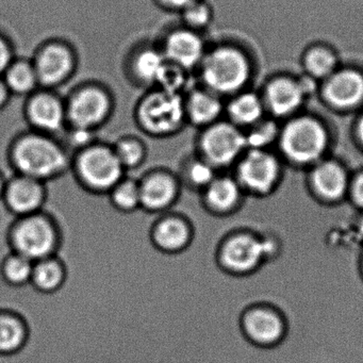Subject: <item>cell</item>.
<instances>
[{
  "instance_id": "e0dca14e",
  "label": "cell",
  "mask_w": 363,
  "mask_h": 363,
  "mask_svg": "<svg viewBox=\"0 0 363 363\" xmlns=\"http://www.w3.org/2000/svg\"><path fill=\"white\" fill-rule=\"evenodd\" d=\"M278 176L275 159L259 150L250 152L240 165L242 182L252 190L264 192L272 188Z\"/></svg>"
},
{
  "instance_id": "5bb4252c",
  "label": "cell",
  "mask_w": 363,
  "mask_h": 363,
  "mask_svg": "<svg viewBox=\"0 0 363 363\" xmlns=\"http://www.w3.org/2000/svg\"><path fill=\"white\" fill-rule=\"evenodd\" d=\"M163 55L169 62L189 71L201 65L203 43L196 31L182 27L169 33L163 43Z\"/></svg>"
},
{
  "instance_id": "7c38bea8",
  "label": "cell",
  "mask_w": 363,
  "mask_h": 363,
  "mask_svg": "<svg viewBox=\"0 0 363 363\" xmlns=\"http://www.w3.org/2000/svg\"><path fill=\"white\" fill-rule=\"evenodd\" d=\"M48 199L45 182L14 174L8 178L0 203L14 218L44 210Z\"/></svg>"
},
{
  "instance_id": "ac0fdd59",
  "label": "cell",
  "mask_w": 363,
  "mask_h": 363,
  "mask_svg": "<svg viewBox=\"0 0 363 363\" xmlns=\"http://www.w3.org/2000/svg\"><path fill=\"white\" fill-rule=\"evenodd\" d=\"M67 276V264L59 255L48 257L33 263L30 286L41 294H55L65 286Z\"/></svg>"
},
{
  "instance_id": "e575fe53",
  "label": "cell",
  "mask_w": 363,
  "mask_h": 363,
  "mask_svg": "<svg viewBox=\"0 0 363 363\" xmlns=\"http://www.w3.org/2000/svg\"><path fill=\"white\" fill-rule=\"evenodd\" d=\"M276 129L273 124L263 125L258 130L254 131L250 135L246 142L252 146H262L272 141L274 135H275Z\"/></svg>"
},
{
  "instance_id": "cb8c5ba5",
  "label": "cell",
  "mask_w": 363,
  "mask_h": 363,
  "mask_svg": "<svg viewBox=\"0 0 363 363\" xmlns=\"http://www.w3.org/2000/svg\"><path fill=\"white\" fill-rule=\"evenodd\" d=\"M267 99L276 114L284 116L298 107L303 99V90L291 80L278 79L269 86Z\"/></svg>"
},
{
  "instance_id": "7402d4cb",
  "label": "cell",
  "mask_w": 363,
  "mask_h": 363,
  "mask_svg": "<svg viewBox=\"0 0 363 363\" xmlns=\"http://www.w3.org/2000/svg\"><path fill=\"white\" fill-rule=\"evenodd\" d=\"M176 174L179 178L182 189L199 192L207 188L210 182L216 177L214 167L199 155L182 159Z\"/></svg>"
},
{
  "instance_id": "836d02e7",
  "label": "cell",
  "mask_w": 363,
  "mask_h": 363,
  "mask_svg": "<svg viewBox=\"0 0 363 363\" xmlns=\"http://www.w3.org/2000/svg\"><path fill=\"white\" fill-rule=\"evenodd\" d=\"M335 60L330 52L325 50H313L306 57V67L311 75L324 77L335 67Z\"/></svg>"
},
{
  "instance_id": "2e32d148",
  "label": "cell",
  "mask_w": 363,
  "mask_h": 363,
  "mask_svg": "<svg viewBox=\"0 0 363 363\" xmlns=\"http://www.w3.org/2000/svg\"><path fill=\"white\" fill-rule=\"evenodd\" d=\"M30 337L28 320L20 312L0 308V356L10 357L26 347Z\"/></svg>"
},
{
  "instance_id": "ab89813d",
  "label": "cell",
  "mask_w": 363,
  "mask_h": 363,
  "mask_svg": "<svg viewBox=\"0 0 363 363\" xmlns=\"http://www.w3.org/2000/svg\"><path fill=\"white\" fill-rule=\"evenodd\" d=\"M8 177L3 173V171L0 169V201L3 197L4 191H5L6 184H7Z\"/></svg>"
},
{
  "instance_id": "52a82bcc",
  "label": "cell",
  "mask_w": 363,
  "mask_h": 363,
  "mask_svg": "<svg viewBox=\"0 0 363 363\" xmlns=\"http://www.w3.org/2000/svg\"><path fill=\"white\" fill-rule=\"evenodd\" d=\"M141 194V210L148 214H160L173 210L179 201L182 186L176 172L167 167H155L138 178Z\"/></svg>"
},
{
  "instance_id": "9a60e30c",
  "label": "cell",
  "mask_w": 363,
  "mask_h": 363,
  "mask_svg": "<svg viewBox=\"0 0 363 363\" xmlns=\"http://www.w3.org/2000/svg\"><path fill=\"white\" fill-rule=\"evenodd\" d=\"M267 248V244L254 238L243 235L231 238L220 248V262L231 271H248L260 262Z\"/></svg>"
},
{
  "instance_id": "d6a6232c",
  "label": "cell",
  "mask_w": 363,
  "mask_h": 363,
  "mask_svg": "<svg viewBox=\"0 0 363 363\" xmlns=\"http://www.w3.org/2000/svg\"><path fill=\"white\" fill-rule=\"evenodd\" d=\"M180 13H182L184 27L194 31L207 26L211 18V10L209 6L206 5L201 0H196L195 3L191 4Z\"/></svg>"
},
{
  "instance_id": "4316f807",
  "label": "cell",
  "mask_w": 363,
  "mask_h": 363,
  "mask_svg": "<svg viewBox=\"0 0 363 363\" xmlns=\"http://www.w3.org/2000/svg\"><path fill=\"white\" fill-rule=\"evenodd\" d=\"M4 80L10 92L18 95H31L40 86L33 61H13L6 71Z\"/></svg>"
},
{
  "instance_id": "f35d334b",
  "label": "cell",
  "mask_w": 363,
  "mask_h": 363,
  "mask_svg": "<svg viewBox=\"0 0 363 363\" xmlns=\"http://www.w3.org/2000/svg\"><path fill=\"white\" fill-rule=\"evenodd\" d=\"M10 90L6 84L5 80L0 79V108L4 107L9 99Z\"/></svg>"
},
{
  "instance_id": "74e56055",
  "label": "cell",
  "mask_w": 363,
  "mask_h": 363,
  "mask_svg": "<svg viewBox=\"0 0 363 363\" xmlns=\"http://www.w3.org/2000/svg\"><path fill=\"white\" fill-rule=\"evenodd\" d=\"M352 195L354 201L360 206H363V175L357 179L354 182V189H352Z\"/></svg>"
},
{
  "instance_id": "9c48e42d",
  "label": "cell",
  "mask_w": 363,
  "mask_h": 363,
  "mask_svg": "<svg viewBox=\"0 0 363 363\" xmlns=\"http://www.w3.org/2000/svg\"><path fill=\"white\" fill-rule=\"evenodd\" d=\"M326 143L324 129L310 118L293 121L282 133V148L296 162L307 163L315 160L324 152Z\"/></svg>"
},
{
  "instance_id": "83f0119b",
  "label": "cell",
  "mask_w": 363,
  "mask_h": 363,
  "mask_svg": "<svg viewBox=\"0 0 363 363\" xmlns=\"http://www.w3.org/2000/svg\"><path fill=\"white\" fill-rule=\"evenodd\" d=\"M246 328L255 341L269 344L279 339L282 324L275 314L258 310L246 318Z\"/></svg>"
},
{
  "instance_id": "1f68e13d",
  "label": "cell",
  "mask_w": 363,
  "mask_h": 363,
  "mask_svg": "<svg viewBox=\"0 0 363 363\" xmlns=\"http://www.w3.org/2000/svg\"><path fill=\"white\" fill-rule=\"evenodd\" d=\"M188 71L167 61L157 82V89L167 92L182 94L186 84V73Z\"/></svg>"
},
{
  "instance_id": "ffe728a7",
  "label": "cell",
  "mask_w": 363,
  "mask_h": 363,
  "mask_svg": "<svg viewBox=\"0 0 363 363\" xmlns=\"http://www.w3.org/2000/svg\"><path fill=\"white\" fill-rule=\"evenodd\" d=\"M186 120L196 126H210L220 116L222 106L218 97L209 91L196 90L184 101Z\"/></svg>"
},
{
  "instance_id": "44dd1931",
  "label": "cell",
  "mask_w": 363,
  "mask_h": 363,
  "mask_svg": "<svg viewBox=\"0 0 363 363\" xmlns=\"http://www.w3.org/2000/svg\"><path fill=\"white\" fill-rule=\"evenodd\" d=\"M203 203L210 211L223 213L235 205L239 199V188L230 178L216 177L201 191Z\"/></svg>"
},
{
  "instance_id": "5b68a950",
  "label": "cell",
  "mask_w": 363,
  "mask_h": 363,
  "mask_svg": "<svg viewBox=\"0 0 363 363\" xmlns=\"http://www.w3.org/2000/svg\"><path fill=\"white\" fill-rule=\"evenodd\" d=\"M199 65L201 78L212 92H233L247 79V62L241 52L233 48L213 50L203 57Z\"/></svg>"
},
{
  "instance_id": "8fae6325",
  "label": "cell",
  "mask_w": 363,
  "mask_h": 363,
  "mask_svg": "<svg viewBox=\"0 0 363 363\" xmlns=\"http://www.w3.org/2000/svg\"><path fill=\"white\" fill-rule=\"evenodd\" d=\"M74 50L63 42H48L37 52L33 67L40 86L55 88L65 84L76 69Z\"/></svg>"
},
{
  "instance_id": "f1b7e54d",
  "label": "cell",
  "mask_w": 363,
  "mask_h": 363,
  "mask_svg": "<svg viewBox=\"0 0 363 363\" xmlns=\"http://www.w3.org/2000/svg\"><path fill=\"white\" fill-rule=\"evenodd\" d=\"M346 182L345 173L335 163H324L313 174V184L316 190L327 199L341 197L345 191Z\"/></svg>"
},
{
  "instance_id": "ba28073f",
  "label": "cell",
  "mask_w": 363,
  "mask_h": 363,
  "mask_svg": "<svg viewBox=\"0 0 363 363\" xmlns=\"http://www.w3.org/2000/svg\"><path fill=\"white\" fill-rule=\"evenodd\" d=\"M148 238L157 252L167 256H177L193 243L194 227L186 214L171 210L154 220Z\"/></svg>"
},
{
  "instance_id": "f546056e",
  "label": "cell",
  "mask_w": 363,
  "mask_h": 363,
  "mask_svg": "<svg viewBox=\"0 0 363 363\" xmlns=\"http://www.w3.org/2000/svg\"><path fill=\"white\" fill-rule=\"evenodd\" d=\"M114 152L125 171H135L145 163L147 147L145 143L135 135H124L112 144Z\"/></svg>"
},
{
  "instance_id": "484cf974",
  "label": "cell",
  "mask_w": 363,
  "mask_h": 363,
  "mask_svg": "<svg viewBox=\"0 0 363 363\" xmlns=\"http://www.w3.org/2000/svg\"><path fill=\"white\" fill-rule=\"evenodd\" d=\"M33 261L18 252H9L0 261V278L11 288H23L30 284Z\"/></svg>"
},
{
  "instance_id": "8992f818",
  "label": "cell",
  "mask_w": 363,
  "mask_h": 363,
  "mask_svg": "<svg viewBox=\"0 0 363 363\" xmlns=\"http://www.w3.org/2000/svg\"><path fill=\"white\" fill-rule=\"evenodd\" d=\"M65 104L67 125L92 131L107 122L113 109L111 95L97 84L80 86Z\"/></svg>"
},
{
  "instance_id": "d6986e66",
  "label": "cell",
  "mask_w": 363,
  "mask_h": 363,
  "mask_svg": "<svg viewBox=\"0 0 363 363\" xmlns=\"http://www.w3.org/2000/svg\"><path fill=\"white\" fill-rule=\"evenodd\" d=\"M325 95L337 107H352L363 97L362 77L352 71L341 72L329 80Z\"/></svg>"
},
{
  "instance_id": "277c9868",
  "label": "cell",
  "mask_w": 363,
  "mask_h": 363,
  "mask_svg": "<svg viewBox=\"0 0 363 363\" xmlns=\"http://www.w3.org/2000/svg\"><path fill=\"white\" fill-rule=\"evenodd\" d=\"M139 128L152 138L177 135L186 121L184 99L182 94L156 89L142 97L135 110Z\"/></svg>"
},
{
  "instance_id": "603a6c76",
  "label": "cell",
  "mask_w": 363,
  "mask_h": 363,
  "mask_svg": "<svg viewBox=\"0 0 363 363\" xmlns=\"http://www.w3.org/2000/svg\"><path fill=\"white\" fill-rule=\"evenodd\" d=\"M162 50L154 48H142L131 60L133 77L143 84H156L167 65Z\"/></svg>"
},
{
  "instance_id": "4fadbf2b",
  "label": "cell",
  "mask_w": 363,
  "mask_h": 363,
  "mask_svg": "<svg viewBox=\"0 0 363 363\" xmlns=\"http://www.w3.org/2000/svg\"><path fill=\"white\" fill-rule=\"evenodd\" d=\"M26 118L33 131L55 137L67 128V104L50 91L33 93L26 105Z\"/></svg>"
},
{
  "instance_id": "3957f363",
  "label": "cell",
  "mask_w": 363,
  "mask_h": 363,
  "mask_svg": "<svg viewBox=\"0 0 363 363\" xmlns=\"http://www.w3.org/2000/svg\"><path fill=\"white\" fill-rule=\"evenodd\" d=\"M69 172L80 189L95 196H107L127 175L112 145L99 141L72 155Z\"/></svg>"
},
{
  "instance_id": "d590c367",
  "label": "cell",
  "mask_w": 363,
  "mask_h": 363,
  "mask_svg": "<svg viewBox=\"0 0 363 363\" xmlns=\"http://www.w3.org/2000/svg\"><path fill=\"white\" fill-rule=\"evenodd\" d=\"M12 62L13 59H12L11 48L5 40L0 38V75L6 73Z\"/></svg>"
},
{
  "instance_id": "30bf717a",
  "label": "cell",
  "mask_w": 363,
  "mask_h": 363,
  "mask_svg": "<svg viewBox=\"0 0 363 363\" xmlns=\"http://www.w3.org/2000/svg\"><path fill=\"white\" fill-rule=\"evenodd\" d=\"M245 144V138L231 125H210L199 138V156L216 169L233 162Z\"/></svg>"
},
{
  "instance_id": "60d3db41",
  "label": "cell",
  "mask_w": 363,
  "mask_h": 363,
  "mask_svg": "<svg viewBox=\"0 0 363 363\" xmlns=\"http://www.w3.org/2000/svg\"><path fill=\"white\" fill-rule=\"evenodd\" d=\"M359 135H360L361 141L363 142V118L360 122V125H359Z\"/></svg>"
},
{
  "instance_id": "4dcf8cb0",
  "label": "cell",
  "mask_w": 363,
  "mask_h": 363,
  "mask_svg": "<svg viewBox=\"0 0 363 363\" xmlns=\"http://www.w3.org/2000/svg\"><path fill=\"white\" fill-rule=\"evenodd\" d=\"M229 112L238 122L248 124L258 120L262 112V108H261L260 101L255 95L245 94L241 95L233 101L229 107Z\"/></svg>"
},
{
  "instance_id": "6da1fadb",
  "label": "cell",
  "mask_w": 363,
  "mask_h": 363,
  "mask_svg": "<svg viewBox=\"0 0 363 363\" xmlns=\"http://www.w3.org/2000/svg\"><path fill=\"white\" fill-rule=\"evenodd\" d=\"M8 162L14 174L48 184L69 173L72 155L56 138L33 130L13 140Z\"/></svg>"
},
{
  "instance_id": "8d00e7d4",
  "label": "cell",
  "mask_w": 363,
  "mask_h": 363,
  "mask_svg": "<svg viewBox=\"0 0 363 363\" xmlns=\"http://www.w3.org/2000/svg\"><path fill=\"white\" fill-rule=\"evenodd\" d=\"M159 4L167 9L177 10L182 12L191 4L195 3L196 0H158Z\"/></svg>"
},
{
  "instance_id": "d4e9b609",
  "label": "cell",
  "mask_w": 363,
  "mask_h": 363,
  "mask_svg": "<svg viewBox=\"0 0 363 363\" xmlns=\"http://www.w3.org/2000/svg\"><path fill=\"white\" fill-rule=\"evenodd\" d=\"M110 205L122 214H133L141 210V194L137 178L126 175L107 194Z\"/></svg>"
},
{
  "instance_id": "7a4b0ae2",
  "label": "cell",
  "mask_w": 363,
  "mask_h": 363,
  "mask_svg": "<svg viewBox=\"0 0 363 363\" xmlns=\"http://www.w3.org/2000/svg\"><path fill=\"white\" fill-rule=\"evenodd\" d=\"M6 240L10 252H18L35 262L59 255L63 231L56 216L44 209L14 218L8 227Z\"/></svg>"
}]
</instances>
